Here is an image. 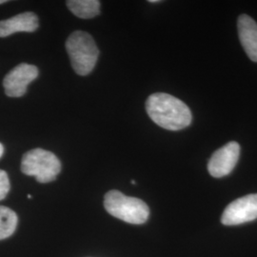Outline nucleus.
Masks as SVG:
<instances>
[{
	"instance_id": "nucleus-1",
	"label": "nucleus",
	"mask_w": 257,
	"mask_h": 257,
	"mask_svg": "<svg viewBox=\"0 0 257 257\" xmlns=\"http://www.w3.org/2000/svg\"><path fill=\"white\" fill-rule=\"evenodd\" d=\"M146 110L156 124L169 131H179L192 123L193 116L189 107L168 93L157 92L150 95L146 101Z\"/></svg>"
},
{
	"instance_id": "nucleus-2",
	"label": "nucleus",
	"mask_w": 257,
	"mask_h": 257,
	"mask_svg": "<svg viewBox=\"0 0 257 257\" xmlns=\"http://www.w3.org/2000/svg\"><path fill=\"white\" fill-rule=\"evenodd\" d=\"M66 49L76 74L87 75L92 73L99 51L91 35L83 31L74 32L68 37Z\"/></svg>"
},
{
	"instance_id": "nucleus-3",
	"label": "nucleus",
	"mask_w": 257,
	"mask_h": 257,
	"mask_svg": "<svg viewBox=\"0 0 257 257\" xmlns=\"http://www.w3.org/2000/svg\"><path fill=\"white\" fill-rule=\"evenodd\" d=\"M104 207L110 215L135 225L145 223L150 215V209L146 203L115 190L106 193Z\"/></svg>"
},
{
	"instance_id": "nucleus-4",
	"label": "nucleus",
	"mask_w": 257,
	"mask_h": 257,
	"mask_svg": "<svg viewBox=\"0 0 257 257\" xmlns=\"http://www.w3.org/2000/svg\"><path fill=\"white\" fill-rule=\"evenodd\" d=\"M21 171L24 175L35 176L39 183H49L59 175L61 163L52 152L34 149L22 157Z\"/></svg>"
},
{
	"instance_id": "nucleus-5",
	"label": "nucleus",
	"mask_w": 257,
	"mask_h": 257,
	"mask_svg": "<svg viewBox=\"0 0 257 257\" xmlns=\"http://www.w3.org/2000/svg\"><path fill=\"white\" fill-rule=\"evenodd\" d=\"M257 218V193L248 194L230 203L222 214L226 226H236Z\"/></svg>"
},
{
	"instance_id": "nucleus-6",
	"label": "nucleus",
	"mask_w": 257,
	"mask_h": 257,
	"mask_svg": "<svg viewBox=\"0 0 257 257\" xmlns=\"http://www.w3.org/2000/svg\"><path fill=\"white\" fill-rule=\"evenodd\" d=\"M38 69L34 65L22 63L15 67L4 77L3 86L10 97H21L27 92L28 85L37 79Z\"/></svg>"
},
{
	"instance_id": "nucleus-7",
	"label": "nucleus",
	"mask_w": 257,
	"mask_h": 257,
	"mask_svg": "<svg viewBox=\"0 0 257 257\" xmlns=\"http://www.w3.org/2000/svg\"><path fill=\"white\" fill-rule=\"evenodd\" d=\"M240 146L235 141L229 142L225 146L217 150L212 156L208 164L210 175L215 178L230 175L238 161Z\"/></svg>"
},
{
	"instance_id": "nucleus-8",
	"label": "nucleus",
	"mask_w": 257,
	"mask_h": 257,
	"mask_svg": "<svg viewBox=\"0 0 257 257\" xmlns=\"http://www.w3.org/2000/svg\"><path fill=\"white\" fill-rule=\"evenodd\" d=\"M39 25L37 15L26 12L14 18L0 21V37H9L16 33H33Z\"/></svg>"
},
{
	"instance_id": "nucleus-9",
	"label": "nucleus",
	"mask_w": 257,
	"mask_h": 257,
	"mask_svg": "<svg viewBox=\"0 0 257 257\" xmlns=\"http://www.w3.org/2000/svg\"><path fill=\"white\" fill-rule=\"evenodd\" d=\"M238 36L241 45L249 59L257 62V24L247 15H241L237 21Z\"/></svg>"
},
{
	"instance_id": "nucleus-10",
	"label": "nucleus",
	"mask_w": 257,
	"mask_h": 257,
	"mask_svg": "<svg viewBox=\"0 0 257 257\" xmlns=\"http://www.w3.org/2000/svg\"><path fill=\"white\" fill-rule=\"evenodd\" d=\"M66 4L74 16L80 19H92L100 14V1L98 0H69Z\"/></svg>"
},
{
	"instance_id": "nucleus-11",
	"label": "nucleus",
	"mask_w": 257,
	"mask_h": 257,
	"mask_svg": "<svg viewBox=\"0 0 257 257\" xmlns=\"http://www.w3.org/2000/svg\"><path fill=\"white\" fill-rule=\"evenodd\" d=\"M18 215L7 207L0 206V240L10 237L17 229Z\"/></svg>"
},
{
	"instance_id": "nucleus-12",
	"label": "nucleus",
	"mask_w": 257,
	"mask_h": 257,
	"mask_svg": "<svg viewBox=\"0 0 257 257\" xmlns=\"http://www.w3.org/2000/svg\"><path fill=\"white\" fill-rule=\"evenodd\" d=\"M11 185H10L9 176L6 172L0 170V201L3 200L9 193Z\"/></svg>"
},
{
	"instance_id": "nucleus-13",
	"label": "nucleus",
	"mask_w": 257,
	"mask_h": 257,
	"mask_svg": "<svg viewBox=\"0 0 257 257\" xmlns=\"http://www.w3.org/2000/svg\"><path fill=\"white\" fill-rule=\"evenodd\" d=\"M3 154H4V147H3V145L0 143V158H1V156H3Z\"/></svg>"
},
{
	"instance_id": "nucleus-14",
	"label": "nucleus",
	"mask_w": 257,
	"mask_h": 257,
	"mask_svg": "<svg viewBox=\"0 0 257 257\" xmlns=\"http://www.w3.org/2000/svg\"><path fill=\"white\" fill-rule=\"evenodd\" d=\"M149 2H150V3H158L159 0H150Z\"/></svg>"
},
{
	"instance_id": "nucleus-15",
	"label": "nucleus",
	"mask_w": 257,
	"mask_h": 257,
	"mask_svg": "<svg viewBox=\"0 0 257 257\" xmlns=\"http://www.w3.org/2000/svg\"><path fill=\"white\" fill-rule=\"evenodd\" d=\"M7 1L6 0H0V4H3V3H6Z\"/></svg>"
},
{
	"instance_id": "nucleus-16",
	"label": "nucleus",
	"mask_w": 257,
	"mask_h": 257,
	"mask_svg": "<svg viewBox=\"0 0 257 257\" xmlns=\"http://www.w3.org/2000/svg\"><path fill=\"white\" fill-rule=\"evenodd\" d=\"M132 184H136V181H135V180H132Z\"/></svg>"
}]
</instances>
